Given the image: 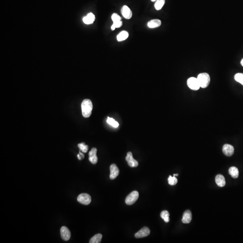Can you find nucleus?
I'll return each mask as SVG.
<instances>
[{
    "mask_svg": "<svg viewBox=\"0 0 243 243\" xmlns=\"http://www.w3.org/2000/svg\"><path fill=\"white\" fill-rule=\"evenodd\" d=\"M113 25L116 28H120L123 25V22L121 20L118 21L117 22H113Z\"/></svg>",
    "mask_w": 243,
    "mask_h": 243,
    "instance_id": "nucleus-27",
    "label": "nucleus"
},
{
    "mask_svg": "<svg viewBox=\"0 0 243 243\" xmlns=\"http://www.w3.org/2000/svg\"><path fill=\"white\" fill-rule=\"evenodd\" d=\"M229 173L233 178H237L238 177L239 172L238 169L235 167H231L229 169Z\"/></svg>",
    "mask_w": 243,
    "mask_h": 243,
    "instance_id": "nucleus-17",
    "label": "nucleus"
},
{
    "mask_svg": "<svg viewBox=\"0 0 243 243\" xmlns=\"http://www.w3.org/2000/svg\"><path fill=\"white\" fill-rule=\"evenodd\" d=\"M200 88H207L210 83V77L209 74L206 73H201L197 77Z\"/></svg>",
    "mask_w": 243,
    "mask_h": 243,
    "instance_id": "nucleus-2",
    "label": "nucleus"
},
{
    "mask_svg": "<svg viewBox=\"0 0 243 243\" xmlns=\"http://www.w3.org/2000/svg\"><path fill=\"white\" fill-rule=\"evenodd\" d=\"M223 151L225 155L230 157L234 154V148L229 144H225L223 147Z\"/></svg>",
    "mask_w": 243,
    "mask_h": 243,
    "instance_id": "nucleus-8",
    "label": "nucleus"
},
{
    "mask_svg": "<svg viewBox=\"0 0 243 243\" xmlns=\"http://www.w3.org/2000/svg\"><path fill=\"white\" fill-rule=\"evenodd\" d=\"M102 238V235L100 234H97L95 235L93 237H92L91 239L90 240L89 243H99L101 242Z\"/></svg>",
    "mask_w": 243,
    "mask_h": 243,
    "instance_id": "nucleus-19",
    "label": "nucleus"
},
{
    "mask_svg": "<svg viewBox=\"0 0 243 243\" xmlns=\"http://www.w3.org/2000/svg\"><path fill=\"white\" fill-rule=\"evenodd\" d=\"M160 216L165 223H167L169 221V214L167 211H162L161 213Z\"/></svg>",
    "mask_w": 243,
    "mask_h": 243,
    "instance_id": "nucleus-21",
    "label": "nucleus"
},
{
    "mask_svg": "<svg viewBox=\"0 0 243 243\" xmlns=\"http://www.w3.org/2000/svg\"><path fill=\"white\" fill-rule=\"evenodd\" d=\"M165 3V0H157L155 4V7L156 10L160 11L163 7Z\"/></svg>",
    "mask_w": 243,
    "mask_h": 243,
    "instance_id": "nucleus-20",
    "label": "nucleus"
},
{
    "mask_svg": "<svg viewBox=\"0 0 243 243\" xmlns=\"http://www.w3.org/2000/svg\"><path fill=\"white\" fill-rule=\"evenodd\" d=\"M97 153V149L96 148H93L89 153V160L93 165H95L98 161Z\"/></svg>",
    "mask_w": 243,
    "mask_h": 243,
    "instance_id": "nucleus-10",
    "label": "nucleus"
},
{
    "mask_svg": "<svg viewBox=\"0 0 243 243\" xmlns=\"http://www.w3.org/2000/svg\"><path fill=\"white\" fill-rule=\"evenodd\" d=\"M126 160L127 161L128 165L132 167H137L138 166V162L133 158L132 154L131 152L127 153L126 157Z\"/></svg>",
    "mask_w": 243,
    "mask_h": 243,
    "instance_id": "nucleus-6",
    "label": "nucleus"
},
{
    "mask_svg": "<svg viewBox=\"0 0 243 243\" xmlns=\"http://www.w3.org/2000/svg\"><path fill=\"white\" fill-rule=\"evenodd\" d=\"M115 27L114 26V25H112L111 26V29L113 31L115 30Z\"/></svg>",
    "mask_w": 243,
    "mask_h": 243,
    "instance_id": "nucleus-29",
    "label": "nucleus"
},
{
    "mask_svg": "<svg viewBox=\"0 0 243 243\" xmlns=\"http://www.w3.org/2000/svg\"><path fill=\"white\" fill-rule=\"evenodd\" d=\"M78 202L84 205H88L92 201L91 196L88 194L83 193L79 195L77 198Z\"/></svg>",
    "mask_w": 243,
    "mask_h": 243,
    "instance_id": "nucleus-5",
    "label": "nucleus"
},
{
    "mask_svg": "<svg viewBox=\"0 0 243 243\" xmlns=\"http://www.w3.org/2000/svg\"><path fill=\"white\" fill-rule=\"evenodd\" d=\"M177 179L175 176H170L168 178V182L170 185L174 186L177 183Z\"/></svg>",
    "mask_w": 243,
    "mask_h": 243,
    "instance_id": "nucleus-24",
    "label": "nucleus"
},
{
    "mask_svg": "<svg viewBox=\"0 0 243 243\" xmlns=\"http://www.w3.org/2000/svg\"><path fill=\"white\" fill-rule=\"evenodd\" d=\"M139 198V193L137 191H133L127 195L125 200V202L127 204H133L137 201Z\"/></svg>",
    "mask_w": 243,
    "mask_h": 243,
    "instance_id": "nucleus-4",
    "label": "nucleus"
},
{
    "mask_svg": "<svg viewBox=\"0 0 243 243\" xmlns=\"http://www.w3.org/2000/svg\"><path fill=\"white\" fill-rule=\"evenodd\" d=\"M121 14L123 17L127 20H129L132 18V13L130 8L127 6H123L121 10Z\"/></svg>",
    "mask_w": 243,
    "mask_h": 243,
    "instance_id": "nucleus-11",
    "label": "nucleus"
},
{
    "mask_svg": "<svg viewBox=\"0 0 243 243\" xmlns=\"http://www.w3.org/2000/svg\"><path fill=\"white\" fill-rule=\"evenodd\" d=\"M162 22L160 20L158 19H154L151 20L147 24V26L151 29L158 28L161 25Z\"/></svg>",
    "mask_w": 243,
    "mask_h": 243,
    "instance_id": "nucleus-14",
    "label": "nucleus"
},
{
    "mask_svg": "<svg viewBox=\"0 0 243 243\" xmlns=\"http://www.w3.org/2000/svg\"><path fill=\"white\" fill-rule=\"evenodd\" d=\"M107 122L114 127H118L119 126V123L111 118L108 117Z\"/></svg>",
    "mask_w": 243,
    "mask_h": 243,
    "instance_id": "nucleus-22",
    "label": "nucleus"
},
{
    "mask_svg": "<svg viewBox=\"0 0 243 243\" xmlns=\"http://www.w3.org/2000/svg\"><path fill=\"white\" fill-rule=\"evenodd\" d=\"M61 238L64 241H68L71 237V233L69 229L66 226H62L60 229Z\"/></svg>",
    "mask_w": 243,
    "mask_h": 243,
    "instance_id": "nucleus-7",
    "label": "nucleus"
},
{
    "mask_svg": "<svg viewBox=\"0 0 243 243\" xmlns=\"http://www.w3.org/2000/svg\"><path fill=\"white\" fill-rule=\"evenodd\" d=\"M174 175V176H178V174H174V175Z\"/></svg>",
    "mask_w": 243,
    "mask_h": 243,
    "instance_id": "nucleus-31",
    "label": "nucleus"
},
{
    "mask_svg": "<svg viewBox=\"0 0 243 243\" xmlns=\"http://www.w3.org/2000/svg\"><path fill=\"white\" fill-rule=\"evenodd\" d=\"M95 20V16L93 13H90L86 16L83 18V21L87 25H90L93 23Z\"/></svg>",
    "mask_w": 243,
    "mask_h": 243,
    "instance_id": "nucleus-15",
    "label": "nucleus"
},
{
    "mask_svg": "<svg viewBox=\"0 0 243 243\" xmlns=\"http://www.w3.org/2000/svg\"><path fill=\"white\" fill-rule=\"evenodd\" d=\"M110 173L109 177L110 179L113 180L118 176L119 170L118 167L115 164H113L110 166Z\"/></svg>",
    "mask_w": 243,
    "mask_h": 243,
    "instance_id": "nucleus-12",
    "label": "nucleus"
},
{
    "mask_svg": "<svg viewBox=\"0 0 243 243\" xmlns=\"http://www.w3.org/2000/svg\"><path fill=\"white\" fill-rule=\"evenodd\" d=\"M187 84L188 87L194 91H197L200 88L198 79L195 77L189 78L187 80Z\"/></svg>",
    "mask_w": 243,
    "mask_h": 243,
    "instance_id": "nucleus-3",
    "label": "nucleus"
},
{
    "mask_svg": "<svg viewBox=\"0 0 243 243\" xmlns=\"http://www.w3.org/2000/svg\"><path fill=\"white\" fill-rule=\"evenodd\" d=\"M215 181L217 185L219 187H223L225 185V177L221 175H218L215 177Z\"/></svg>",
    "mask_w": 243,
    "mask_h": 243,
    "instance_id": "nucleus-16",
    "label": "nucleus"
},
{
    "mask_svg": "<svg viewBox=\"0 0 243 243\" xmlns=\"http://www.w3.org/2000/svg\"><path fill=\"white\" fill-rule=\"evenodd\" d=\"M240 63H241V65H242V66L243 67V59L242 60H241Z\"/></svg>",
    "mask_w": 243,
    "mask_h": 243,
    "instance_id": "nucleus-30",
    "label": "nucleus"
},
{
    "mask_svg": "<svg viewBox=\"0 0 243 243\" xmlns=\"http://www.w3.org/2000/svg\"><path fill=\"white\" fill-rule=\"evenodd\" d=\"M82 114L84 118H88L92 114L93 109V104L91 100L89 99H84L82 104Z\"/></svg>",
    "mask_w": 243,
    "mask_h": 243,
    "instance_id": "nucleus-1",
    "label": "nucleus"
},
{
    "mask_svg": "<svg viewBox=\"0 0 243 243\" xmlns=\"http://www.w3.org/2000/svg\"><path fill=\"white\" fill-rule=\"evenodd\" d=\"M151 1H152V2H154V1H156L157 0H151Z\"/></svg>",
    "mask_w": 243,
    "mask_h": 243,
    "instance_id": "nucleus-32",
    "label": "nucleus"
},
{
    "mask_svg": "<svg viewBox=\"0 0 243 243\" xmlns=\"http://www.w3.org/2000/svg\"><path fill=\"white\" fill-rule=\"evenodd\" d=\"M78 147L80 149V151H82L83 152L87 153L88 149V146L84 143H81L78 145Z\"/></svg>",
    "mask_w": 243,
    "mask_h": 243,
    "instance_id": "nucleus-25",
    "label": "nucleus"
},
{
    "mask_svg": "<svg viewBox=\"0 0 243 243\" xmlns=\"http://www.w3.org/2000/svg\"><path fill=\"white\" fill-rule=\"evenodd\" d=\"M192 215L191 212L190 210L186 211L183 214L182 219V223L185 224H188L190 223L192 220Z\"/></svg>",
    "mask_w": 243,
    "mask_h": 243,
    "instance_id": "nucleus-13",
    "label": "nucleus"
},
{
    "mask_svg": "<svg viewBox=\"0 0 243 243\" xmlns=\"http://www.w3.org/2000/svg\"><path fill=\"white\" fill-rule=\"evenodd\" d=\"M77 156H78V158L79 160H83V158H84V155L83 154V153H82L80 152H80H79V154H78V155H77Z\"/></svg>",
    "mask_w": 243,
    "mask_h": 243,
    "instance_id": "nucleus-28",
    "label": "nucleus"
},
{
    "mask_svg": "<svg viewBox=\"0 0 243 243\" xmlns=\"http://www.w3.org/2000/svg\"><path fill=\"white\" fill-rule=\"evenodd\" d=\"M234 78L236 82H238L243 86V73H237L235 75Z\"/></svg>",
    "mask_w": 243,
    "mask_h": 243,
    "instance_id": "nucleus-23",
    "label": "nucleus"
},
{
    "mask_svg": "<svg viewBox=\"0 0 243 243\" xmlns=\"http://www.w3.org/2000/svg\"><path fill=\"white\" fill-rule=\"evenodd\" d=\"M111 19L113 22H117L118 21H121L122 20L121 17L117 13H113L112 15Z\"/></svg>",
    "mask_w": 243,
    "mask_h": 243,
    "instance_id": "nucleus-26",
    "label": "nucleus"
},
{
    "mask_svg": "<svg viewBox=\"0 0 243 243\" xmlns=\"http://www.w3.org/2000/svg\"><path fill=\"white\" fill-rule=\"evenodd\" d=\"M150 230L147 227H144L136 233L135 236L137 238H141L148 236L150 234Z\"/></svg>",
    "mask_w": 243,
    "mask_h": 243,
    "instance_id": "nucleus-9",
    "label": "nucleus"
},
{
    "mask_svg": "<svg viewBox=\"0 0 243 243\" xmlns=\"http://www.w3.org/2000/svg\"><path fill=\"white\" fill-rule=\"evenodd\" d=\"M129 36V34L125 31L121 32L117 36V39L118 41H123L127 39Z\"/></svg>",
    "mask_w": 243,
    "mask_h": 243,
    "instance_id": "nucleus-18",
    "label": "nucleus"
}]
</instances>
